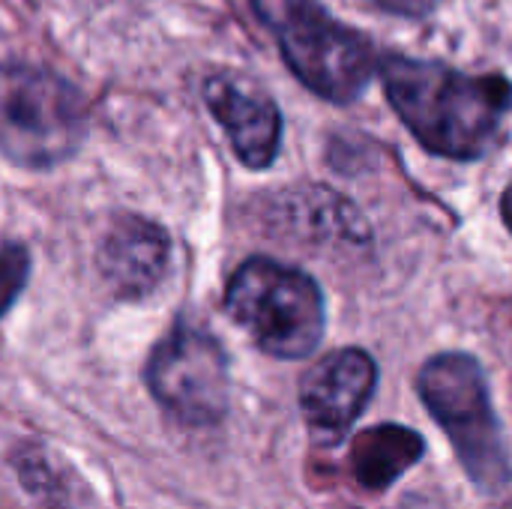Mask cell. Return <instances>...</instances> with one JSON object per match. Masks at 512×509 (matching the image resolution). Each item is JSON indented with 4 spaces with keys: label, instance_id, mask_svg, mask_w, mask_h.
I'll return each mask as SVG.
<instances>
[{
    "label": "cell",
    "instance_id": "ba28073f",
    "mask_svg": "<svg viewBox=\"0 0 512 509\" xmlns=\"http://www.w3.org/2000/svg\"><path fill=\"white\" fill-rule=\"evenodd\" d=\"M204 99L243 165L267 168L276 159L282 117L264 90L237 75H213L204 84Z\"/></svg>",
    "mask_w": 512,
    "mask_h": 509
},
{
    "label": "cell",
    "instance_id": "277c9868",
    "mask_svg": "<svg viewBox=\"0 0 512 509\" xmlns=\"http://www.w3.org/2000/svg\"><path fill=\"white\" fill-rule=\"evenodd\" d=\"M417 390L456 447L471 483L483 492H501L512 468L480 363L468 354L432 357L417 375Z\"/></svg>",
    "mask_w": 512,
    "mask_h": 509
},
{
    "label": "cell",
    "instance_id": "5b68a950",
    "mask_svg": "<svg viewBox=\"0 0 512 509\" xmlns=\"http://www.w3.org/2000/svg\"><path fill=\"white\" fill-rule=\"evenodd\" d=\"M225 309L264 354L279 360L309 357L324 336V297L315 279L270 258H249L231 276Z\"/></svg>",
    "mask_w": 512,
    "mask_h": 509
},
{
    "label": "cell",
    "instance_id": "3957f363",
    "mask_svg": "<svg viewBox=\"0 0 512 509\" xmlns=\"http://www.w3.org/2000/svg\"><path fill=\"white\" fill-rule=\"evenodd\" d=\"M87 135V102L66 78L27 66H0V156L18 168H51Z\"/></svg>",
    "mask_w": 512,
    "mask_h": 509
},
{
    "label": "cell",
    "instance_id": "9c48e42d",
    "mask_svg": "<svg viewBox=\"0 0 512 509\" xmlns=\"http://www.w3.org/2000/svg\"><path fill=\"white\" fill-rule=\"evenodd\" d=\"M168 234L141 216H120L105 231L96 267L117 297H144L150 294L168 270Z\"/></svg>",
    "mask_w": 512,
    "mask_h": 509
},
{
    "label": "cell",
    "instance_id": "7c38bea8",
    "mask_svg": "<svg viewBox=\"0 0 512 509\" xmlns=\"http://www.w3.org/2000/svg\"><path fill=\"white\" fill-rule=\"evenodd\" d=\"M504 219H507V225H510V231H512V186L507 189V195H504Z\"/></svg>",
    "mask_w": 512,
    "mask_h": 509
},
{
    "label": "cell",
    "instance_id": "30bf717a",
    "mask_svg": "<svg viewBox=\"0 0 512 509\" xmlns=\"http://www.w3.org/2000/svg\"><path fill=\"white\" fill-rule=\"evenodd\" d=\"M420 459H423V438L414 429L396 423L366 429L351 444V474L366 492L390 489Z\"/></svg>",
    "mask_w": 512,
    "mask_h": 509
},
{
    "label": "cell",
    "instance_id": "8992f818",
    "mask_svg": "<svg viewBox=\"0 0 512 509\" xmlns=\"http://www.w3.org/2000/svg\"><path fill=\"white\" fill-rule=\"evenodd\" d=\"M153 399L186 426H213L228 411V357L216 336L177 324L144 369Z\"/></svg>",
    "mask_w": 512,
    "mask_h": 509
},
{
    "label": "cell",
    "instance_id": "7a4b0ae2",
    "mask_svg": "<svg viewBox=\"0 0 512 509\" xmlns=\"http://www.w3.org/2000/svg\"><path fill=\"white\" fill-rule=\"evenodd\" d=\"M258 18L273 30L291 72L330 102H354L372 72V42L336 21L318 0H252Z\"/></svg>",
    "mask_w": 512,
    "mask_h": 509
},
{
    "label": "cell",
    "instance_id": "52a82bcc",
    "mask_svg": "<svg viewBox=\"0 0 512 509\" xmlns=\"http://www.w3.org/2000/svg\"><path fill=\"white\" fill-rule=\"evenodd\" d=\"M378 384L375 360L360 348H342L315 363L300 381V411L321 441H339L363 414Z\"/></svg>",
    "mask_w": 512,
    "mask_h": 509
},
{
    "label": "cell",
    "instance_id": "6da1fadb",
    "mask_svg": "<svg viewBox=\"0 0 512 509\" xmlns=\"http://www.w3.org/2000/svg\"><path fill=\"white\" fill-rule=\"evenodd\" d=\"M384 90L417 141L450 159H477L512 111L504 75H462L435 60L387 57Z\"/></svg>",
    "mask_w": 512,
    "mask_h": 509
},
{
    "label": "cell",
    "instance_id": "4fadbf2b",
    "mask_svg": "<svg viewBox=\"0 0 512 509\" xmlns=\"http://www.w3.org/2000/svg\"><path fill=\"white\" fill-rule=\"evenodd\" d=\"M501 509H512V501H507V504H504V507Z\"/></svg>",
    "mask_w": 512,
    "mask_h": 509
},
{
    "label": "cell",
    "instance_id": "8fae6325",
    "mask_svg": "<svg viewBox=\"0 0 512 509\" xmlns=\"http://www.w3.org/2000/svg\"><path fill=\"white\" fill-rule=\"evenodd\" d=\"M27 270H30V255L24 246L18 243H6L0 249V315L15 303V297L21 294L24 282H27Z\"/></svg>",
    "mask_w": 512,
    "mask_h": 509
}]
</instances>
